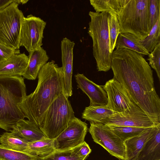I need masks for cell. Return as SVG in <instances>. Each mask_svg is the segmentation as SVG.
Returning a JSON list of instances; mask_svg holds the SVG:
<instances>
[{
	"instance_id": "cell-1",
	"label": "cell",
	"mask_w": 160,
	"mask_h": 160,
	"mask_svg": "<svg viewBox=\"0 0 160 160\" xmlns=\"http://www.w3.org/2000/svg\"><path fill=\"white\" fill-rule=\"evenodd\" d=\"M111 68L113 78L131 100L146 114L160 120V99L153 72L142 55L128 49H116L112 53Z\"/></svg>"
},
{
	"instance_id": "cell-2",
	"label": "cell",
	"mask_w": 160,
	"mask_h": 160,
	"mask_svg": "<svg viewBox=\"0 0 160 160\" xmlns=\"http://www.w3.org/2000/svg\"><path fill=\"white\" fill-rule=\"evenodd\" d=\"M37 77L35 90L26 96L20 107L25 118L39 127L48 108L57 97L65 92V88L62 67L54 61L44 65Z\"/></svg>"
},
{
	"instance_id": "cell-3",
	"label": "cell",
	"mask_w": 160,
	"mask_h": 160,
	"mask_svg": "<svg viewBox=\"0 0 160 160\" xmlns=\"http://www.w3.org/2000/svg\"><path fill=\"white\" fill-rule=\"evenodd\" d=\"M27 96L22 76H0V128L10 132L25 116L20 105Z\"/></svg>"
},
{
	"instance_id": "cell-4",
	"label": "cell",
	"mask_w": 160,
	"mask_h": 160,
	"mask_svg": "<svg viewBox=\"0 0 160 160\" xmlns=\"http://www.w3.org/2000/svg\"><path fill=\"white\" fill-rule=\"evenodd\" d=\"M91 21L88 33L92 38L93 56L98 71L106 72L111 68L112 53L110 51L108 18L109 13L90 11Z\"/></svg>"
},
{
	"instance_id": "cell-5",
	"label": "cell",
	"mask_w": 160,
	"mask_h": 160,
	"mask_svg": "<svg viewBox=\"0 0 160 160\" xmlns=\"http://www.w3.org/2000/svg\"><path fill=\"white\" fill-rule=\"evenodd\" d=\"M149 4V0H129L118 15L120 33L132 34L140 40L148 36Z\"/></svg>"
},
{
	"instance_id": "cell-6",
	"label": "cell",
	"mask_w": 160,
	"mask_h": 160,
	"mask_svg": "<svg viewBox=\"0 0 160 160\" xmlns=\"http://www.w3.org/2000/svg\"><path fill=\"white\" fill-rule=\"evenodd\" d=\"M68 98L63 92L57 97L45 112L38 127L48 138L54 139L75 117Z\"/></svg>"
},
{
	"instance_id": "cell-7",
	"label": "cell",
	"mask_w": 160,
	"mask_h": 160,
	"mask_svg": "<svg viewBox=\"0 0 160 160\" xmlns=\"http://www.w3.org/2000/svg\"><path fill=\"white\" fill-rule=\"evenodd\" d=\"M20 0H15L0 10V42L19 50L21 30L24 17L18 8Z\"/></svg>"
},
{
	"instance_id": "cell-8",
	"label": "cell",
	"mask_w": 160,
	"mask_h": 160,
	"mask_svg": "<svg viewBox=\"0 0 160 160\" xmlns=\"http://www.w3.org/2000/svg\"><path fill=\"white\" fill-rule=\"evenodd\" d=\"M89 132L93 141L100 145L109 154L119 160H124L125 147L124 142L105 125L90 122Z\"/></svg>"
},
{
	"instance_id": "cell-9",
	"label": "cell",
	"mask_w": 160,
	"mask_h": 160,
	"mask_svg": "<svg viewBox=\"0 0 160 160\" xmlns=\"http://www.w3.org/2000/svg\"><path fill=\"white\" fill-rule=\"evenodd\" d=\"M46 22L32 14L24 17L20 37V45L29 52L41 47Z\"/></svg>"
},
{
	"instance_id": "cell-10",
	"label": "cell",
	"mask_w": 160,
	"mask_h": 160,
	"mask_svg": "<svg viewBox=\"0 0 160 160\" xmlns=\"http://www.w3.org/2000/svg\"><path fill=\"white\" fill-rule=\"evenodd\" d=\"M160 123V120L147 114L137 106L127 113L114 112L102 122L104 125L143 128L152 127Z\"/></svg>"
},
{
	"instance_id": "cell-11",
	"label": "cell",
	"mask_w": 160,
	"mask_h": 160,
	"mask_svg": "<svg viewBox=\"0 0 160 160\" xmlns=\"http://www.w3.org/2000/svg\"><path fill=\"white\" fill-rule=\"evenodd\" d=\"M88 130L87 124L75 117L68 127L54 139L55 149L72 148L82 143L84 141Z\"/></svg>"
},
{
	"instance_id": "cell-12",
	"label": "cell",
	"mask_w": 160,
	"mask_h": 160,
	"mask_svg": "<svg viewBox=\"0 0 160 160\" xmlns=\"http://www.w3.org/2000/svg\"><path fill=\"white\" fill-rule=\"evenodd\" d=\"M102 88L107 94V105L114 112L127 113L137 106L131 100L122 85L115 78L107 81Z\"/></svg>"
},
{
	"instance_id": "cell-13",
	"label": "cell",
	"mask_w": 160,
	"mask_h": 160,
	"mask_svg": "<svg viewBox=\"0 0 160 160\" xmlns=\"http://www.w3.org/2000/svg\"><path fill=\"white\" fill-rule=\"evenodd\" d=\"M75 43L66 38L61 42L62 68L64 74L65 92L68 98L72 94V76L73 70V49Z\"/></svg>"
},
{
	"instance_id": "cell-14",
	"label": "cell",
	"mask_w": 160,
	"mask_h": 160,
	"mask_svg": "<svg viewBox=\"0 0 160 160\" xmlns=\"http://www.w3.org/2000/svg\"><path fill=\"white\" fill-rule=\"evenodd\" d=\"M75 77L78 88L88 97L90 105L107 104V94L102 87L89 80L83 74L78 73L75 75Z\"/></svg>"
},
{
	"instance_id": "cell-15",
	"label": "cell",
	"mask_w": 160,
	"mask_h": 160,
	"mask_svg": "<svg viewBox=\"0 0 160 160\" xmlns=\"http://www.w3.org/2000/svg\"><path fill=\"white\" fill-rule=\"evenodd\" d=\"M28 61V56L24 53L12 55L0 63V76H22Z\"/></svg>"
},
{
	"instance_id": "cell-16",
	"label": "cell",
	"mask_w": 160,
	"mask_h": 160,
	"mask_svg": "<svg viewBox=\"0 0 160 160\" xmlns=\"http://www.w3.org/2000/svg\"><path fill=\"white\" fill-rule=\"evenodd\" d=\"M29 52L28 64L22 76L28 80H34L41 68L47 62L49 57L42 47Z\"/></svg>"
},
{
	"instance_id": "cell-17",
	"label": "cell",
	"mask_w": 160,
	"mask_h": 160,
	"mask_svg": "<svg viewBox=\"0 0 160 160\" xmlns=\"http://www.w3.org/2000/svg\"><path fill=\"white\" fill-rule=\"evenodd\" d=\"M160 159V123L143 145L138 156L137 160Z\"/></svg>"
},
{
	"instance_id": "cell-18",
	"label": "cell",
	"mask_w": 160,
	"mask_h": 160,
	"mask_svg": "<svg viewBox=\"0 0 160 160\" xmlns=\"http://www.w3.org/2000/svg\"><path fill=\"white\" fill-rule=\"evenodd\" d=\"M10 132H14L29 142L47 138L35 123L29 120H20Z\"/></svg>"
},
{
	"instance_id": "cell-19",
	"label": "cell",
	"mask_w": 160,
	"mask_h": 160,
	"mask_svg": "<svg viewBox=\"0 0 160 160\" xmlns=\"http://www.w3.org/2000/svg\"><path fill=\"white\" fill-rule=\"evenodd\" d=\"M155 127V126L151 127L138 135L124 142L125 151L124 160H137L140 152L147 139L153 132Z\"/></svg>"
},
{
	"instance_id": "cell-20",
	"label": "cell",
	"mask_w": 160,
	"mask_h": 160,
	"mask_svg": "<svg viewBox=\"0 0 160 160\" xmlns=\"http://www.w3.org/2000/svg\"><path fill=\"white\" fill-rule=\"evenodd\" d=\"M114 112L107 105H92L85 107L82 118L90 122L101 123L112 116Z\"/></svg>"
},
{
	"instance_id": "cell-21",
	"label": "cell",
	"mask_w": 160,
	"mask_h": 160,
	"mask_svg": "<svg viewBox=\"0 0 160 160\" xmlns=\"http://www.w3.org/2000/svg\"><path fill=\"white\" fill-rule=\"evenodd\" d=\"M139 40L133 35L129 33H120L115 44L117 48H126L135 51L142 55H148L149 53Z\"/></svg>"
},
{
	"instance_id": "cell-22",
	"label": "cell",
	"mask_w": 160,
	"mask_h": 160,
	"mask_svg": "<svg viewBox=\"0 0 160 160\" xmlns=\"http://www.w3.org/2000/svg\"><path fill=\"white\" fill-rule=\"evenodd\" d=\"M29 141L15 133L6 132L0 135V144L12 150L27 152Z\"/></svg>"
},
{
	"instance_id": "cell-23",
	"label": "cell",
	"mask_w": 160,
	"mask_h": 160,
	"mask_svg": "<svg viewBox=\"0 0 160 160\" xmlns=\"http://www.w3.org/2000/svg\"><path fill=\"white\" fill-rule=\"evenodd\" d=\"M55 150L54 139L46 138L37 141L29 142L27 153L42 158L48 156Z\"/></svg>"
},
{
	"instance_id": "cell-24",
	"label": "cell",
	"mask_w": 160,
	"mask_h": 160,
	"mask_svg": "<svg viewBox=\"0 0 160 160\" xmlns=\"http://www.w3.org/2000/svg\"><path fill=\"white\" fill-rule=\"evenodd\" d=\"M129 0H90L91 5L97 12L114 13L118 15Z\"/></svg>"
},
{
	"instance_id": "cell-25",
	"label": "cell",
	"mask_w": 160,
	"mask_h": 160,
	"mask_svg": "<svg viewBox=\"0 0 160 160\" xmlns=\"http://www.w3.org/2000/svg\"><path fill=\"white\" fill-rule=\"evenodd\" d=\"M105 125L118 136L123 142L128 139L138 135L143 132L151 128Z\"/></svg>"
},
{
	"instance_id": "cell-26",
	"label": "cell",
	"mask_w": 160,
	"mask_h": 160,
	"mask_svg": "<svg viewBox=\"0 0 160 160\" xmlns=\"http://www.w3.org/2000/svg\"><path fill=\"white\" fill-rule=\"evenodd\" d=\"M38 158L36 155L9 149L0 144V160H38Z\"/></svg>"
},
{
	"instance_id": "cell-27",
	"label": "cell",
	"mask_w": 160,
	"mask_h": 160,
	"mask_svg": "<svg viewBox=\"0 0 160 160\" xmlns=\"http://www.w3.org/2000/svg\"><path fill=\"white\" fill-rule=\"evenodd\" d=\"M160 17L151 30L148 36L144 40H139L145 48L151 52L160 43Z\"/></svg>"
},
{
	"instance_id": "cell-28",
	"label": "cell",
	"mask_w": 160,
	"mask_h": 160,
	"mask_svg": "<svg viewBox=\"0 0 160 160\" xmlns=\"http://www.w3.org/2000/svg\"><path fill=\"white\" fill-rule=\"evenodd\" d=\"M109 34L110 51L112 53L115 48V44L118 36L120 33V28L118 15L113 12L109 13L108 18Z\"/></svg>"
},
{
	"instance_id": "cell-29",
	"label": "cell",
	"mask_w": 160,
	"mask_h": 160,
	"mask_svg": "<svg viewBox=\"0 0 160 160\" xmlns=\"http://www.w3.org/2000/svg\"><path fill=\"white\" fill-rule=\"evenodd\" d=\"M77 156L72 148L62 150H56L48 156L44 158L38 157V160H85Z\"/></svg>"
},
{
	"instance_id": "cell-30",
	"label": "cell",
	"mask_w": 160,
	"mask_h": 160,
	"mask_svg": "<svg viewBox=\"0 0 160 160\" xmlns=\"http://www.w3.org/2000/svg\"><path fill=\"white\" fill-rule=\"evenodd\" d=\"M160 17V0H149V30H151Z\"/></svg>"
},
{
	"instance_id": "cell-31",
	"label": "cell",
	"mask_w": 160,
	"mask_h": 160,
	"mask_svg": "<svg viewBox=\"0 0 160 160\" xmlns=\"http://www.w3.org/2000/svg\"><path fill=\"white\" fill-rule=\"evenodd\" d=\"M148 56L149 65L155 70L160 81V43L156 45Z\"/></svg>"
},
{
	"instance_id": "cell-32",
	"label": "cell",
	"mask_w": 160,
	"mask_h": 160,
	"mask_svg": "<svg viewBox=\"0 0 160 160\" xmlns=\"http://www.w3.org/2000/svg\"><path fill=\"white\" fill-rule=\"evenodd\" d=\"M20 53L19 50L13 49L0 42V63L7 60L12 55Z\"/></svg>"
},
{
	"instance_id": "cell-33",
	"label": "cell",
	"mask_w": 160,
	"mask_h": 160,
	"mask_svg": "<svg viewBox=\"0 0 160 160\" xmlns=\"http://www.w3.org/2000/svg\"><path fill=\"white\" fill-rule=\"evenodd\" d=\"M72 149L77 156L86 159L92 151L88 144L85 141L82 143L72 148Z\"/></svg>"
},
{
	"instance_id": "cell-34",
	"label": "cell",
	"mask_w": 160,
	"mask_h": 160,
	"mask_svg": "<svg viewBox=\"0 0 160 160\" xmlns=\"http://www.w3.org/2000/svg\"><path fill=\"white\" fill-rule=\"evenodd\" d=\"M15 0H0V10L6 8Z\"/></svg>"
},
{
	"instance_id": "cell-35",
	"label": "cell",
	"mask_w": 160,
	"mask_h": 160,
	"mask_svg": "<svg viewBox=\"0 0 160 160\" xmlns=\"http://www.w3.org/2000/svg\"><path fill=\"white\" fill-rule=\"evenodd\" d=\"M28 1V0H20L21 3H22V4H24L26 3Z\"/></svg>"
},
{
	"instance_id": "cell-36",
	"label": "cell",
	"mask_w": 160,
	"mask_h": 160,
	"mask_svg": "<svg viewBox=\"0 0 160 160\" xmlns=\"http://www.w3.org/2000/svg\"><path fill=\"white\" fill-rule=\"evenodd\" d=\"M160 160V159H159V160Z\"/></svg>"
}]
</instances>
